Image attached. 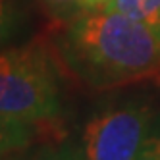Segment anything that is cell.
Here are the masks:
<instances>
[{
  "instance_id": "4",
  "label": "cell",
  "mask_w": 160,
  "mask_h": 160,
  "mask_svg": "<svg viewBox=\"0 0 160 160\" xmlns=\"http://www.w3.org/2000/svg\"><path fill=\"white\" fill-rule=\"evenodd\" d=\"M41 125L0 112V156L23 152L35 141Z\"/></svg>"
},
{
  "instance_id": "8",
  "label": "cell",
  "mask_w": 160,
  "mask_h": 160,
  "mask_svg": "<svg viewBox=\"0 0 160 160\" xmlns=\"http://www.w3.org/2000/svg\"><path fill=\"white\" fill-rule=\"evenodd\" d=\"M135 160H160V114L154 123V129L151 131L148 139L145 141L143 148L135 156Z\"/></svg>"
},
{
  "instance_id": "5",
  "label": "cell",
  "mask_w": 160,
  "mask_h": 160,
  "mask_svg": "<svg viewBox=\"0 0 160 160\" xmlns=\"http://www.w3.org/2000/svg\"><path fill=\"white\" fill-rule=\"evenodd\" d=\"M104 4L141 21L160 37V0H106Z\"/></svg>"
},
{
  "instance_id": "9",
  "label": "cell",
  "mask_w": 160,
  "mask_h": 160,
  "mask_svg": "<svg viewBox=\"0 0 160 160\" xmlns=\"http://www.w3.org/2000/svg\"><path fill=\"white\" fill-rule=\"evenodd\" d=\"M35 160H83L79 151L70 147H62V148H52V151H44L41 152Z\"/></svg>"
},
{
  "instance_id": "6",
  "label": "cell",
  "mask_w": 160,
  "mask_h": 160,
  "mask_svg": "<svg viewBox=\"0 0 160 160\" xmlns=\"http://www.w3.org/2000/svg\"><path fill=\"white\" fill-rule=\"evenodd\" d=\"M23 23L25 14L18 0H0V50L21 31Z\"/></svg>"
},
{
  "instance_id": "1",
  "label": "cell",
  "mask_w": 160,
  "mask_h": 160,
  "mask_svg": "<svg viewBox=\"0 0 160 160\" xmlns=\"http://www.w3.org/2000/svg\"><path fill=\"white\" fill-rule=\"evenodd\" d=\"M52 48L62 70L89 89L108 91L147 79L160 83V37L106 4L64 23Z\"/></svg>"
},
{
  "instance_id": "11",
  "label": "cell",
  "mask_w": 160,
  "mask_h": 160,
  "mask_svg": "<svg viewBox=\"0 0 160 160\" xmlns=\"http://www.w3.org/2000/svg\"><path fill=\"white\" fill-rule=\"evenodd\" d=\"M106 0H87V4H89V8L91 6H98V4H104Z\"/></svg>"
},
{
  "instance_id": "2",
  "label": "cell",
  "mask_w": 160,
  "mask_h": 160,
  "mask_svg": "<svg viewBox=\"0 0 160 160\" xmlns=\"http://www.w3.org/2000/svg\"><path fill=\"white\" fill-rule=\"evenodd\" d=\"M0 112L42 128L60 118L54 56L39 41L0 50Z\"/></svg>"
},
{
  "instance_id": "7",
  "label": "cell",
  "mask_w": 160,
  "mask_h": 160,
  "mask_svg": "<svg viewBox=\"0 0 160 160\" xmlns=\"http://www.w3.org/2000/svg\"><path fill=\"white\" fill-rule=\"evenodd\" d=\"M42 12L56 23H68L89 8L87 0H37Z\"/></svg>"
},
{
  "instance_id": "10",
  "label": "cell",
  "mask_w": 160,
  "mask_h": 160,
  "mask_svg": "<svg viewBox=\"0 0 160 160\" xmlns=\"http://www.w3.org/2000/svg\"><path fill=\"white\" fill-rule=\"evenodd\" d=\"M0 160H21V152H16V154H4V156H0Z\"/></svg>"
},
{
  "instance_id": "3",
  "label": "cell",
  "mask_w": 160,
  "mask_h": 160,
  "mask_svg": "<svg viewBox=\"0 0 160 160\" xmlns=\"http://www.w3.org/2000/svg\"><path fill=\"white\" fill-rule=\"evenodd\" d=\"M156 120L158 112L143 98L108 102L85 123L77 151L83 160H135Z\"/></svg>"
}]
</instances>
